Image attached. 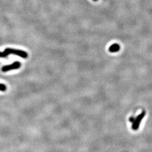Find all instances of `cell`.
Segmentation results:
<instances>
[{
    "label": "cell",
    "instance_id": "obj_4",
    "mask_svg": "<svg viewBox=\"0 0 152 152\" xmlns=\"http://www.w3.org/2000/svg\"><path fill=\"white\" fill-rule=\"evenodd\" d=\"M120 45L117 44H114L112 45L109 48V52L113 53H116L120 51Z\"/></svg>",
    "mask_w": 152,
    "mask_h": 152
},
{
    "label": "cell",
    "instance_id": "obj_1",
    "mask_svg": "<svg viewBox=\"0 0 152 152\" xmlns=\"http://www.w3.org/2000/svg\"><path fill=\"white\" fill-rule=\"evenodd\" d=\"M5 50L7 52L9 55H18V56L21 57L22 58H24V59L27 58L28 56L27 52H26L24 51H23V50H20L7 48V49H5Z\"/></svg>",
    "mask_w": 152,
    "mask_h": 152
},
{
    "label": "cell",
    "instance_id": "obj_7",
    "mask_svg": "<svg viewBox=\"0 0 152 152\" xmlns=\"http://www.w3.org/2000/svg\"><path fill=\"white\" fill-rule=\"evenodd\" d=\"M134 120H135V118H134V117H130V122L133 123V122L134 121Z\"/></svg>",
    "mask_w": 152,
    "mask_h": 152
},
{
    "label": "cell",
    "instance_id": "obj_3",
    "mask_svg": "<svg viewBox=\"0 0 152 152\" xmlns=\"http://www.w3.org/2000/svg\"><path fill=\"white\" fill-rule=\"evenodd\" d=\"M21 66V63L19 61H15L11 64L4 65L2 67L1 70L3 72H6L8 71H12L13 69H17L20 68Z\"/></svg>",
    "mask_w": 152,
    "mask_h": 152
},
{
    "label": "cell",
    "instance_id": "obj_8",
    "mask_svg": "<svg viewBox=\"0 0 152 152\" xmlns=\"http://www.w3.org/2000/svg\"><path fill=\"white\" fill-rule=\"evenodd\" d=\"M93 1H97L98 0H93Z\"/></svg>",
    "mask_w": 152,
    "mask_h": 152
},
{
    "label": "cell",
    "instance_id": "obj_5",
    "mask_svg": "<svg viewBox=\"0 0 152 152\" xmlns=\"http://www.w3.org/2000/svg\"><path fill=\"white\" fill-rule=\"evenodd\" d=\"M7 90V87L5 84L0 83V91L2 92H5Z\"/></svg>",
    "mask_w": 152,
    "mask_h": 152
},
{
    "label": "cell",
    "instance_id": "obj_2",
    "mask_svg": "<svg viewBox=\"0 0 152 152\" xmlns=\"http://www.w3.org/2000/svg\"><path fill=\"white\" fill-rule=\"evenodd\" d=\"M145 114H146V112L145 111H142L141 113L136 117V118H135V120L133 122L132 126V129L133 130L136 131L138 130L140 125V122L144 118V117H145Z\"/></svg>",
    "mask_w": 152,
    "mask_h": 152
},
{
    "label": "cell",
    "instance_id": "obj_6",
    "mask_svg": "<svg viewBox=\"0 0 152 152\" xmlns=\"http://www.w3.org/2000/svg\"><path fill=\"white\" fill-rule=\"evenodd\" d=\"M9 55V54L5 50H4V52H0V58H6Z\"/></svg>",
    "mask_w": 152,
    "mask_h": 152
}]
</instances>
